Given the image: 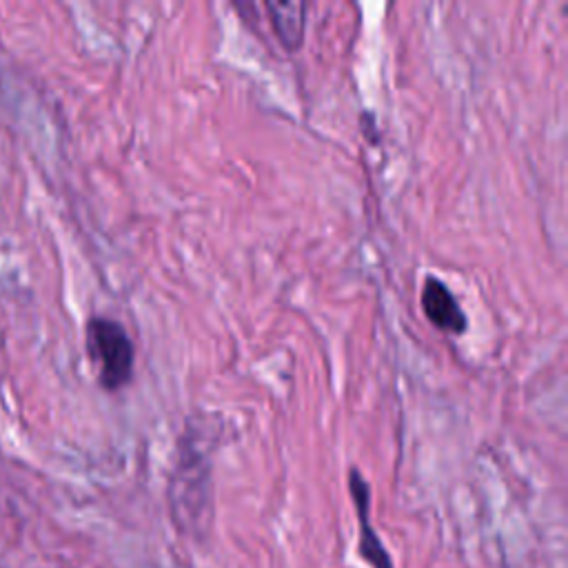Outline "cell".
Segmentation results:
<instances>
[{"instance_id": "6da1fadb", "label": "cell", "mask_w": 568, "mask_h": 568, "mask_svg": "<svg viewBox=\"0 0 568 568\" xmlns=\"http://www.w3.org/2000/svg\"><path fill=\"white\" fill-rule=\"evenodd\" d=\"M87 353L98 366V382L104 390H118L133 375V342L124 326L111 317L93 315L87 322Z\"/></svg>"}, {"instance_id": "7a4b0ae2", "label": "cell", "mask_w": 568, "mask_h": 568, "mask_svg": "<svg viewBox=\"0 0 568 568\" xmlns=\"http://www.w3.org/2000/svg\"><path fill=\"white\" fill-rule=\"evenodd\" d=\"M348 488H351V497H353L357 519H359V541H357L359 555L373 568H393L390 555L386 552L377 530L371 524V490H368V484H366V479L362 477V473L357 468L348 470Z\"/></svg>"}, {"instance_id": "3957f363", "label": "cell", "mask_w": 568, "mask_h": 568, "mask_svg": "<svg viewBox=\"0 0 568 568\" xmlns=\"http://www.w3.org/2000/svg\"><path fill=\"white\" fill-rule=\"evenodd\" d=\"M422 311L428 317V322L450 335H462L468 326L464 308L457 304V297L453 291L435 275H428L422 284Z\"/></svg>"}, {"instance_id": "277c9868", "label": "cell", "mask_w": 568, "mask_h": 568, "mask_svg": "<svg viewBox=\"0 0 568 568\" xmlns=\"http://www.w3.org/2000/svg\"><path fill=\"white\" fill-rule=\"evenodd\" d=\"M271 27L284 49L295 51L304 40L306 4L304 2H266L264 4Z\"/></svg>"}]
</instances>
